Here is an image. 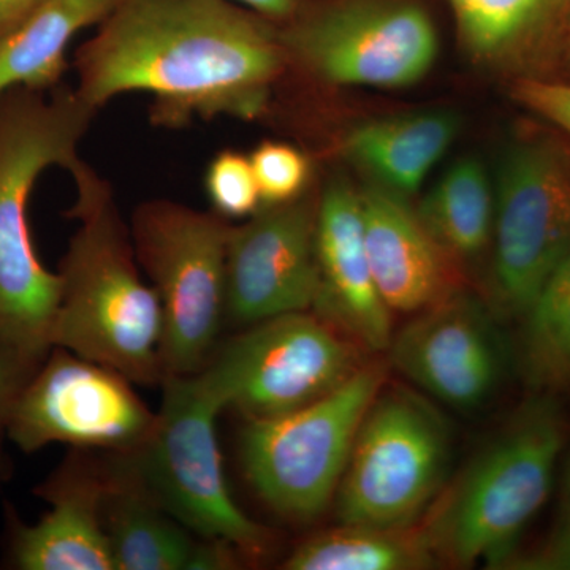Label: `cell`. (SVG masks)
I'll list each match as a JSON object with an SVG mask.
<instances>
[{
    "label": "cell",
    "instance_id": "obj_1",
    "mask_svg": "<svg viewBox=\"0 0 570 570\" xmlns=\"http://www.w3.org/2000/svg\"><path fill=\"white\" fill-rule=\"evenodd\" d=\"M272 22L232 0H119L75 55V91L96 111L148 94L149 119L164 129L254 121L287 70Z\"/></svg>",
    "mask_w": 570,
    "mask_h": 570
},
{
    "label": "cell",
    "instance_id": "obj_2",
    "mask_svg": "<svg viewBox=\"0 0 570 570\" xmlns=\"http://www.w3.org/2000/svg\"><path fill=\"white\" fill-rule=\"evenodd\" d=\"M78 220L59 264L52 347L118 371L135 385L163 384V309L142 275L111 184L82 160L70 174Z\"/></svg>",
    "mask_w": 570,
    "mask_h": 570
},
{
    "label": "cell",
    "instance_id": "obj_3",
    "mask_svg": "<svg viewBox=\"0 0 570 570\" xmlns=\"http://www.w3.org/2000/svg\"><path fill=\"white\" fill-rule=\"evenodd\" d=\"M97 111L75 88L51 97L10 89L0 97V344L43 360L61 279L41 264L29 225V198L47 168L80 167V142Z\"/></svg>",
    "mask_w": 570,
    "mask_h": 570
},
{
    "label": "cell",
    "instance_id": "obj_4",
    "mask_svg": "<svg viewBox=\"0 0 570 570\" xmlns=\"http://www.w3.org/2000/svg\"><path fill=\"white\" fill-rule=\"evenodd\" d=\"M569 423L557 395L532 393L419 521L438 564L508 566L549 501Z\"/></svg>",
    "mask_w": 570,
    "mask_h": 570
},
{
    "label": "cell",
    "instance_id": "obj_5",
    "mask_svg": "<svg viewBox=\"0 0 570 570\" xmlns=\"http://www.w3.org/2000/svg\"><path fill=\"white\" fill-rule=\"evenodd\" d=\"M156 430L140 450L119 455L164 510L200 539L224 540L245 558L266 553L268 531L236 504L217 439L224 411L200 373L167 376Z\"/></svg>",
    "mask_w": 570,
    "mask_h": 570
},
{
    "label": "cell",
    "instance_id": "obj_6",
    "mask_svg": "<svg viewBox=\"0 0 570 570\" xmlns=\"http://www.w3.org/2000/svg\"><path fill=\"white\" fill-rule=\"evenodd\" d=\"M135 255L163 309L164 379L200 373L225 322V253L230 224L219 214L154 198L130 219Z\"/></svg>",
    "mask_w": 570,
    "mask_h": 570
},
{
    "label": "cell",
    "instance_id": "obj_7",
    "mask_svg": "<svg viewBox=\"0 0 570 570\" xmlns=\"http://www.w3.org/2000/svg\"><path fill=\"white\" fill-rule=\"evenodd\" d=\"M385 379L384 365L365 363L316 403L246 423L239 438L243 472L277 515L309 523L335 501L358 428Z\"/></svg>",
    "mask_w": 570,
    "mask_h": 570
},
{
    "label": "cell",
    "instance_id": "obj_8",
    "mask_svg": "<svg viewBox=\"0 0 570 570\" xmlns=\"http://www.w3.org/2000/svg\"><path fill=\"white\" fill-rule=\"evenodd\" d=\"M485 302L519 322L570 249V145L531 129L510 142L494 183Z\"/></svg>",
    "mask_w": 570,
    "mask_h": 570
},
{
    "label": "cell",
    "instance_id": "obj_9",
    "mask_svg": "<svg viewBox=\"0 0 570 570\" xmlns=\"http://www.w3.org/2000/svg\"><path fill=\"white\" fill-rule=\"evenodd\" d=\"M452 433L425 396L384 385L356 433L337 487L340 523L417 524L444 489Z\"/></svg>",
    "mask_w": 570,
    "mask_h": 570
},
{
    "label": "cell",
    "instance_id": "obj_10",
    "mask_svg": "<svg viewBox=\"0 0 570 570\" xmlns=\"http://www.w3.org/2000/svg\"><path fill=\"white\" fill-rule=\"evenodd\" d=\"M365 351L313 311L283 314L217 344L200 371L223 407L247 420L291 414L365 365Z\"/></svg>",
    "mask_w": 570,
    "mask_h": 570
},
{
    "label": "cell",
    "instance_id": "obj_11",
    "mask_svg": "<svg viewBox=\"0 0 570 570\" xmlns=\"http://www.w3.org/2000/svg\"><path fill=\"white\" fill-rule=\"evenodd\" d=\"M287 67L333 86L407 88L438 58L436 26L420 0H328L279 31Z\"/></svg>",
    "mask_w": 570,
    "mask_h": 570
},
{
    "label": "cell",
    "instance_id": "obj_12",
    "mask_svg": "<svg viewBox=\"0 0 570 570\" xmlns=\"http://www.w3.org/2000/svg\"><path fill=\"white\" fill-rule=\"evenodd\" d=\"M134 385L111 367L52 347L14 403L9 441L24 453L67 444L130 455L157 425V412Z\"/></svg>",
    "mask_w": 570,
    "mask_h": 570
},
{
    "label": "cell",
    "instance_id": "obj_13",
    "mask_svg": "<svg viewBox=\"0 0 570 570\" xmlns=\"http://www.w3.org/2000/svg\"><path fill=\"white\" fill-rule=\"evenodd\" d=\"M318 193L262 205L230 225L225 253V321L242 328L299 311L318 295Z\"/></svg>",
    "mask_w": 570,
    "mask_h": 570
},
{
    "label": "cell",
    "instance_id": "obj_14",
    "mask_svg": "<svg viewBox=\"0 0 570 570\" xmlns=\"http://www.w3.org/2000/svg\"><path fill=\"white\" fill-rule=\"evenodd\" d=\"M501 325L485 298L459 288L393 335L390 362L428 396L478 409L497 395L515 363Z\"/></svg>",
    "mask_w": 570,
    "mask_h": 570
},
{
    "label": "cell",
    "instance_id": "obj_15",
    "mask_svg": "<svg viewBox=\"0 0 570 570\" xmlns=\"http://www.w3.org/2000/svg\"><path fill=\"white\" fill-rule=\"evenodd\" d=\"M108 474L73 455L36 487L50 510L26 523L6 509V564L18 570H115L104 523Z\"/></svg>",
    "mask_w": 570,
    "mask_h": 570
},
{
    "label": "cell",
    "instance_id": "obj_16",
    "mask_svg": "<svg viewBox=\"0 0 570 570\" xmlns=\"http://www.w3.org/2000/svg\"><path fill=\"white\" fill-rule=\"evenodd\" d=\"M318 295L313 313L365 352L389 351L392 311L374 283L363 235L360 194L344 178L318 193Z\"/></svg>",
    "mask_w": 570,
    "mask_h": 570
},
{
    "label": "cell",
    "instance_id": "obj_17",
    "mask_svg": "<svg viewBox=\"0 0 570 570\" xmlns=\"http://www.w3.org/2000/svg\"><path fill=\"white\" fill-rule=\"evenodd\" d=\"M472 61L520 78L564 77L570 0H445Z\"/></svg>",
    "mask_w": 570,
    "mask_h": 570
},
{
    "label": "cell",
    "instance_id": "obj_18",
    "mask_svg": "<svg viewBox=\"0 0 570 570\" xmlns=\"http://www.w3.org/2000/svg\"><path fill=\"white\" fill-rule=\"evenodd\" d=\"M358 194L367 261L392 314H419L459 291L453 262L428 235L406 197L377 184Z\"/></svg>",
    "mask_w": 570,
    "mask_h": 570
},
{
    "label": "cell",
    "instance_id": "obj_19",
    "mask_svg": "<svg viewBox=\"0 0 570 570\" xmlns=\"http://www.w3.org/2000/svg\"><path fill=\"white\" fill-rule=\"evenodd\" d=\"M104 523L115 570H194L200 538L164 510L119 455L108 472Z\"/></svg>",
    "mask_w": 570,
    "mask_h": 570
},
{
    "label": "cell",
    "instance_id": "obj_20",
    "mask_svg": "<svg viewBox=\"0 0 570 570\" xmlns=\"http://www.w3.org/2000/svg\"><path fill=\"white\" fill-rule=\"evenodd\" d=\"M459 132L455 112H406L360 124L344 137L341 148L377 186L407 197L422 187Z\"/></svg>",
    "mask_w": 570,
    "mask_h": 570
},
{
    "label": "cell",
    "instance_id": "obj_21",
    "mask_svg": "<svg viewBox=\"0 0 570 570\" xmlns=\"http://www.w3.org/2000/svg\"><path fill=\"white\" fill-rule=\"evenodd\" d=\"M119 0H39L0 43V97L10 89H56L77 33L99 26Z\"/></svg>",
    "mask_w": 570,
    "mask_h": 570
},
{
    "label": "cell",
    "instance_id": "obj_22",
    "mask_svg": "<svg viewBox=\"0 0 570 570\" xmlns=\"http://www.w3.org/2000/svg\"><path fill=\"white\" fill-rule=\"evenodd\" d=\"M420 223L450 261L471 262L491 246L494 184L474 157L450 165L415 209Z\"/></svg>",
    "mask_w": 570,
    "mask_h": 570
},
{
    "label": "cell",
    "instance_id": "obj_23",
    "mask_svg": "<svg viewBox=\"0 0 570 570\" xmlns=\"http://www.w3.org/2000/svg\"><path fill=\"white\" fill-rule=\"evenodd\" d=\"M419 523L377 527L340 523L299 543L284 561L288 570H423L436 568Z\"/></svg>",
    "mask_w": 570,
    "mask_h": 570
},
{
    "label": "cell",
    "instance_id": "obj_24",
    "mask_svg": "<svg viewBox=\"0 0 570 570\" xmlns=\"http://www.w3.org/2000/svg\"><path fill=\"white\" fill-rule=\"evenodd\" d=\"M517 370L532 393L570 392V249L520 317Z\"/></svg>",
    "mask_w": 570,
    "mask_h": 570
},
{
    "label": "cell",
    "instance_id": "obj_25",
    "mask_svg": "<svg viewBox=\"0 0 570 570\" xmlns=\"http://www.w3.org/2000/svg\"><path fill=\"white\" fill-rule=\"evenodd\" d=\"M249 159L264 205L287 204L313 189L309 156L292 142H258Z\"/></svg>",
    "mask_w": 570,
    "mask_h": 570
},
{
    "label": "cell",
    "instance_id": "obj_26",
    "mask_svg": "<svg viewBox=\"0 0 570 570\" xmlns=\"http://www.w3.org/2000/svg\"><path fill=\"white\" fill-rule=\"evenodd\" d=\"M205 193L213 212L224 219H246L262 208L261 193L247 154L223 149L205 171Z\"/></svg>",
    "mask_w": 570,
    "mask_h": 570
},
{
    "label": "cell",
    "instance_id": "obj_27",
    "mask_svg": "<svg viewBox=\"0 0 570 570\" xmlns=\"http://www.w3.org/2000/svg\"><path fill=\"white\" fill-rule=\"evenodd\" d=\"M510 92L521 107L560 130L570 141V80L520 78L512 81Z\"/></svg>",
    "mask_w": 570,
    "mask_h": 570
},
{
    "label": "cell",
    "instance_id": "obj_28",
    "mask_svg": "<svg viewBox=\"0 0 570 570\" xmlns=\"http://www.w3.org/2000/svg\"><path fill=\"white\" fill-rule=\"evenodd\" d=\"M43 360L0 344V469L3 466V442L9 441L11 411L21 390Z\"/></svg>",
    "mask_w": 570,
    "mask_h": 570
},
{
    "label": "cell",
    "instance_id": "obj_29",
    "mask_svg": "<svg viewBox=\"0 0 570 570\" xmlns=\"http://www.w3.org/2000/svg\"><path fill=\"white\" fill-rule=\"evenodd\" d=\"M508 568L570 570V461L566 471L564 510H562V519L557 531L542 549L534 553H527L524 557L513 558Z\"/></svg>",
    "mask_w": 570,
    "mask_h": 570
},
{
    "label": "cell",
    "instance_id": "obj_30",
    "mask_svg": "<svg viewBox=\"0 0 570 570\" xmlns=\"http://www.w3.org/2000/svg\"><path fill=\"white\" fill-rule=\"evenodd\" d=\"M255 11L269 21L287 22L303 10L309 0H232Z\"/></svg>",
    "mask_w": 570,
    "mask_h": 570
},
{
    "label": "cell",
    "instance_id": "obj_31",
    "mask_svg": "<svg viewBox=\"0 0 570 570\" xmlns=\"http://www.w3.org/2000/svg\"><path fill=\"white\" fill-rule=\"evenodd\" d=\"M39 0H0V43L26 17Z\"/></svg>",
    "mask_w": 570,
    "mask_h": 570
},
{
    "label": "cell",
    "instance_id": "obj_32",
    "mask_svg": "<svg viewBox=\"0 0 570 570\" xmlns=\"http://www.w3.org/2000/svg\"><path fill=\"white\" fill-rule=\"evenodd\" d=\"M562 80H570V47L568 52V61H566L564 77H562Z\"/></svg>",
    "mask_w": 570,
    "mask_h": 570
}]
</instances>
